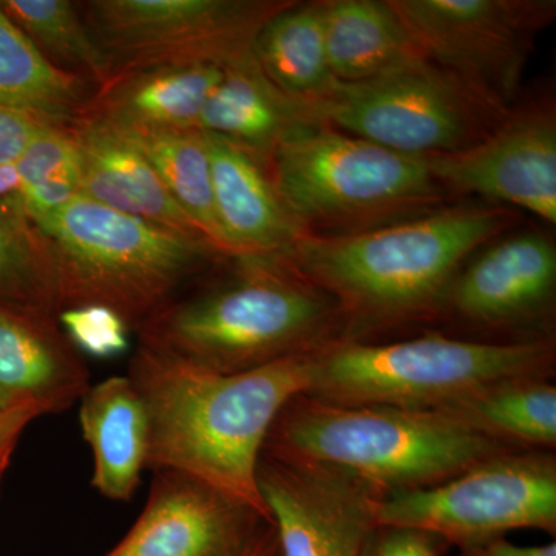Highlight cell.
Returning <instances> with one entry per match:
<instances>
[{
	"instance_id": "7",
	"label": "cell",
	"mask_w": 556,
	"mask_h": 556,
	"mask_svg": "<svg viewBox=\"0 0 556 556\" xmlns=\"http://www.w3.org/2000/svg\"><path fill=\"white\" fill-rule=\"evenodd\" d=\"M555 338L481 342L428 332L409 340L338 342L314 354L306 394L343 405L433 412L511 378H555Z\"/></svg>"
},
{
	"instance_id": "11",
	"label": "cell",
	"mask_w": 556,
	"mask_h": 556,
	"mask_svg": "<svg viewBox=\"0 0 556 556\" xmlns=\"http://www.w3.org/2000/svg\"><path fill=\"white\" fill-rule=\"evenodd\" d=\"M428 61L510 108L555 0H388Z\"/></svg>"
},
{
	"instance_id": "24",
	"label": "cell",
	"mask_w": 556,
	"mask_h": 556,
	"mask_svg": "<svg viewBox=\"0 0 556 556\" xmlns=\"http://www.w3.org/2000/svg\"><path fill=\"white\" fill-rule=\"evenodd\" d=\"M251 50L266 78L303 104L321 100L336 84L325 39V0L289 2L260 28Z\"/></svg>"
},
{
	"instance_id": "35",
	"label": "cell",
	"mask_w": 556,
	"mask_h": 556,
	"mask_svg": "<svg viewBox=\"0 0 556 556\" xmlns=\"http://www.w3.org/2000/svg\"><path fill=\"white\" fill-rule=\"evenodd\" d=\"M457 556H556V543L522 547L508 543L506 538H496L478 546L459 548Z\"/></svg>"
},
{
	"instance_id": "20",
	"label": "cell",
	"mask_w": 556,
	"mask_h": 556,
	"mask_svg": "<svg viewBox=\"0 0 556 556\" xmlns=\"http://www.w3.org/2000/svg\"><path fill=\"white\" fill-rule=\"evenodd\" d=\"M313 124L318 123L308 105L278 90L249 50L226 64L197 130L226 139L266 164L281 139Z\"/></svg>"
},
{
	"instance_id": "28",
	"label": "cell",
	"mask_w": 556,
	"mask_h": 556,
	"mask_svg": "<svg viewBox=\"0 0 556 556\" xmlns=\"http://www.w3.org/2000/svg\"><path fill=\"white\" fill-rule=\"evenodd\" d=\"M0 303L60 313L46 252L20 199L0 201Z\"/></svg>"
},
{
	"instance_id": "2",
	"label": "cell",
	"mask_w": 556,
	"mask_h": 556,
	"mask_svg": "<svg viewBox=\"0 0 556 556\" xmlns=\"http://www.w3.org/2000/svg\"><path fill=\"white\" fill-rule=\"evenodd\" d=\"M514 208L448 204L419 217L346 236L303 233L283 258L334 300L342 342L441 317L459 269L514 226Z\"/></svg>"
},
{
	"instance_id": "37",
	"label": "cell",
	"mask_w": 556,
	"mask_h": 556,
	"mask_svg": "<svg viewBox=\"0 0 556 556\" xmlns=\"http://www.w3.org/2000/svg\"><path fill=\"white\" fill-rule=\"evenodd\" d=\"M244 556H278V544L274 526L266 530L265 535L260 538L258 543Z\"/></svg>"
},
{
	"instance_id": "5",
	"label": "cell",
	"mask_w": 556,
	"mask_h": 556,
	"mask_svg": "<svg viewBox=\"0 0 556 556\" xmlns=\"http://www.w3.org/2000/svg\"><path fill=\"white\" fill-rule=\"evenodd\" d=\"M514 452L438 412L343 405L299 394L270 427L262 453L345 468L387 495L441 484Z\"/></svg>"
},
{
	"instance_id": "9",
	"label": "cell",
	"mask_w": 556,
	"mask_h": 556,
	"mask_svg": "<svg viewBox=\"0 0 556 556\" xmlns=\"http://www.w3.org/2000/svg\"><path fill=\"white\" fill-rule=\"evenodd\" d=\"M376 525L422 530L459 548L511 530L555 536V452L497 453L441 484L390 493L379 503Z\"/></svg>"
},
{
	"instance_id": "3",
	"label": "cell",
	"mask_w": 556,
	"mask_h": 556,
	"mask_svg": "<svg viewBox=\"0 0 556 556\" xmlns=\"http://www.w3.org/2000/svg\"><path fill=\"white\" fill-rule=\"evenodd\" d=\"M226 280L170 300L137 328L142 345L233 375L342 342L334 300L283 257L236 258Z\"/></svg>"
},
{
	"instance_id": "17",
	"label": "cell",
	"mask_w": 556,
	"mask_h": 556,
	"mask_svg": "<svg viewBox=\"0 0 556 556\" xmlns=\"http://www.w3.org/2000/svg\"><path fill=\"white\" fill-rule=\"evenodd\" d=\"M204 137L215 215L230 255L283 257L305 232L278 199L265 164L226 139Z\"/></svg>"
},
{
	"instance_id": "19",
	"label": "cell",
	"mask_w": 556,
	"mask_h": 556,
	"mask_svg": "<svg viewBox=\"0 0 556 556\" xmlns=\"http://www.w3.org/2000/svg\"><path fill=\"white\" fill-rule=\"evenodd\" d=\"M226 64L156 65L119 73L94 91L87 112L127 129H197Z\"/></svg>"
},
{
	"instance_id": "21",
	"label": "cell",
	"mask_w": 556,
	"mask_h": 556,
	"mask_svg": "<svg viewBox=\"0 0 556 556\" xmlns=\"http://www.w3.org/2000/svg\"><path fill=\"white\" fill-rule=\"evenodd\" d=\"M79 422L93 453L91 485L102 496L129 503L148 463L149 419L129 376H113L86 391Z\"/></svg>"
},
{
	"instance_id": "14",
	"label": "cell",
	"mask_w": 556,
	"mask_h": 556,
	"mask_svg": "<svg viewBox=\"0 0 556 556\" xmlns=\"http://www.w3.org/2000/svg\"><path fill=\"white\" fill-rule=\"evenodd\" d=\"M428 170L453 195L521 207L555 226L556 109L551 98L511 105L481 142L459 152L427 156Z\"/></svg>"
},
{
	"instance_id": "34",
	"label": "cell",
	"mask_w": 556,
	"mask_h": 556,
	"mask_svg": "<svg viewBox=\"0 0 556 556\" xmlns=\"http://www.w3.org/2000/svg\"><path fill=\"white\" fill-rule=\"evenodd\" d=\"M38 417L33 409L27 408L0 412V486H2L7 470H9L14 450L20 444L22 433L28 424Z\"/></svg>"
},
{
	"instance_id": "29",
	"label": "cell",
	"mask_w": 556,
	"mask_h": 556,
	"mask_svg": "<svg viewBox=\"0 0 556 556\" xmlns=\"http://www.w3.org/2000/svg\"><path fill=\"white\" fill-rule=\"evenodd\" d=\"M58 324L79 354L112 358L129 350V324L109 306H68L58 313Z\"/></svg>"
},
{
	"instance_id": "15",
	"label": "cell",
	"mask_w": 556,
	"mask_h": 556,
	"mask_svg": "<svg viewBox=\"0 0 556 556\" xmlns=\"http://www.w3.org/2000/svg\"><path fill=\"white\" fill-rule=\"evenodd\" d=\"M269 527V519L236 497L160 470L141 517L108 556H244Z\"/></svg>"
},
{
	"instance_id": "23",
	"label": "cell",
	"mask_w": 556,
	"mask_h": 556,
	"mask_svg": "<svg viewBox=\"0 0 556 556\" xmlns=\"http://www.w3.org/2000/svg\"><path fill=\"white\" fill-rule=\"evenodd\" d=\"M552 378H511L433 409L514 450L555 452L556 387Z\"/></svg>"
},
{
	"instance_id": "26",
	"label": "cell",
	"mask_w": 556,
	"mask_h": 556,
	"mask_svg": "<svg viewBox=\"0 0 556 556\" xmlns=\"http://www.w3.org/2000/svg\"><path fill=\"white\" fill-rule=\"evenodd\" d=\"M109 123V121H108ZM118 129L144 155L172 200L185 212L203 239L225 258H232L219 230L212 192L206 137L193 130Z\"/></svg>"
},
{
	"instance_id": "1",
	"label": "cell",
	"mask_w": 556,
	"mask_h": 556,
	"mask_svg": "<svg viewBox=\"0 0 556 556\" xmlns=\"http://www.w3.org/2000/svg\"><path fill=\"white\" fill-rule=\"evenodd\" d=\"M314 354L222 375L141 343L127 376L148 412L146 468L199 479L273 522L258 459L281 409L309 390Z\"/></svg>"
},
{
	"instance_id": "18",
	"label": "cell",
	"mask_w": 556,
	"mask_h": 556,
	"mask_svg": "<svg viewBox=\"0 0 556 556\" xmlns=\"http://www.w3.org/2000/svg\"><path fill=\"white\" fill-rule=\"evenodd\" d=\"M68 127L79 150L80 195L113 211L203 239L172 200L149 161L112 124L86 112Z\"/></svg>"
},
{
	"instance_id": "12",
	"label": "cell",
	"mask_w": 556,
	"mask_h": 556,
	"mask_svg": "<svg viewBox=\"0 0 556 556\" xmlns=\"http://www.w3.org/2000/svg\"><path fill=\"white\" fill-rule=\"evenodd\" d=\"M257 485L278 556H361L387 495L345 468L266 453L258 459Z\"/></svg>"
},
{
	"instance_id": "10",
	"label": "cell",
	"mask_w": 556,
	"mask_h": 556,
	"mask_svg": "<svg viewBox=\"0 0 556 556\" xmlns=\"http://www.w3.org/2000/svg\"><path fill=\"white\" fill-rule=\"evenodd\" d=\"M289 0H94L84 21L113 76L156 65L236 60Z\"/></svg>"
},
{
	"instance_id": "36",
	"label": "cell",
	"mask_w": 556,
	"mask_h": 556,
	"mask_svg": "<svg viewBox=\"0 0 556 556\" xmlns=\"http://www.w3.org/2000/svg\"><path fill=\"white\" fill-rule=\"evenodd\" d=\"M21 175L16 163L0 164V201L20 199Z\"/></svg>"
},
{
	"instance_id": "16",
	"label": "cell",
	"mask_w": 556,
	"mask_h": 556,
	"mask_svg": "<svg viewBox=\"0 0 556 556\" xmlns=\"http://www.w3.org/2000/svg\"><path fill=\"white\" fill-rule=\"evenodd\" d=\"M90 388V371L58 314L0 303V412L58 415Z\"/></svg>"
},
{
	"instance_id": "4",
	"label": "cell",
	"mask_w": 556,
	"mask_h": 556,
	"mask_svg": "<svg viewBox=\"0 0 556 556\" xmlns=\"http://www.w3.org/2000/svg\"><path fill=\"white\" fill-rule=\"evenodd\" d=\"M60 311L109 306L138 328L222 254L200 237L131 217L79 195L33 225Z\"/></svg>"
},
{
	"instance_id": "31",
	"label": "cell",
	"mask_w": 556,
	"mask_h": 556,
	"mask_svg": "<svg viewBox=\"0 0 556 556\" xmlns=\"http://www.w3.org/2000/svg\"><path fill=\"white\" fill-rule=\"evenodd\" d=\"M450 548L441 538L407 527L376 526L361 556H444Z\"/></svg>"
},
{
	"instance_id": "30",
	"label": "cell",
	"mask_w": 556,
	"mask_h": 556,
	"mask_svg": "<svg viewBox=\"0 0 556 556\" xmlns=\"http://www.w3.org/2000/svg\"><path fill=\"white\" fill-rule=\"evenodd\" d=\"M21 189L64 174H80L78 144L70 127L46 124L40 127L16 163Z\"/></svg>"
},
{
	"instance_id": "13",
	"label": "cell",
	"mask_w": 556,
	"mask_h": 556,
	"mask_svg": "<svg viewBox=\"0 0 556 556\" xmlns=\"http://www.w3.org/2000/svg\"><path fill=\"white\" fill-rule=\"evenodd\" d=\"M555 241L525 230L497 237L468 260L445 292L441 317L519 342L555 338Z\"/></svg>"
},
{
	"instance_id": "32",
	"label": "cell",
	"mask_w": 556,
	"mask_h": 556,
	"mask_svg": "<svg viewBox=\"0 0 556 556\" xmlns=\"http://www.w3.org/2000/svg\"><path fill=\"white\" fill-rule=\"evenodd\" d=\"M80 195V174L42 179L21 189L20 200L31 225L51 217Z\"/></svg>"
},
{
	"instance_id": "25",
	"label": "cell",
	"mask_w": 556,
	"mask_h": 556,
	"mask_svg": "<svg viewBox=\"0 0 556 556\" xmlns=\"http://www.w3.org/2000/svg\"><path fill=\"white\" fill-rule=\"evenodd\" d=\"M97 89L51 64L0 7V105L43 123L70 126L89 109Z\"/></svg>"
},
{
	"instance_id": "33",
	"label": "cell",
	"mask_w": 556,
	"mask_h": 556,
	"mask_svg": "<svg viewBox=\"0 0 556 556\" xmlns=\"http://www.w3.org/2000/svg\"><path fill=\"white\" fill-rule=\"evenodd\" d=\"M43 121L0 105V164H13L21 160L25 150L40 130Z\"/></svg>"
},
{
	"instance_id": "27",
	"label": "cell",
	"mask_w": 556,
	"mask_h": 556,
	"mask_svg": "<svg viewBox=\"0 0 556 556\" xmlns=\"http://www.w3.org/2000/svg\"><path fill=\"white\" fill-rule=\"evenodd\" d=\"M0 7L58 68L87 80L97 90L113 78L108 54L75 3L68 0H5Z\"/></svg>"
},
{
	"instance_id": "8",
	"label": "cell",
	"mask_w": 556,
	"mask_h": 556,
	"mask_svg": "<svg viewBox=\"0 0 556 556\" xmlns=\"http://www.w3.org/2000/svg\"><path fill=\"white\" fill-rule=\"evenodd\" d=\"M510 108L428 60L364 83L336 80L321 100L308 104L318 124L419 159L478 144Z\"/></svg>"
},
{
	"instance_id": "22",
	"label": "cell",
	"mask_w": 556,
	"mask_h": 556,
	"mask_svg": "<svg viewBox=\"0 0 556 556\" xmlns=\"http://www.w3.org/2000/svg\"><path fill=\"white\" fill-rule=\"evenodd\" d=\"M325 39L329 70L340 84L427 60L388 0H325Z\"/></svg>"
},
{
	"instance_id": "6",
	"label": "cell",
	"mask_w": 556,
	"mask_h": 556,
	"mask_svg": "<svg viewBox=\"0 0 556 556\" xmlns=\"http://www.w3.org/2000/svg\"><path fill=\"white\" fill-rule=\"evenodd\" d=\"M278 199L308 236L364 232L444 206L426 159L394 152L328 124L278 142L265 164Z\"/></svg>"
}]
</instances>
